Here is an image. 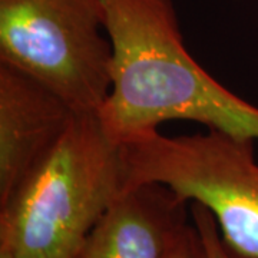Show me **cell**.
I'll use <instances>...</instances> for the list:
<instances>
[{
  "label": "cell",
  "instance_id": "cell-1",
  "mask_svg": "<svg viewBox=\"0 0 258 258\" xmlns=\"http://www.w3.org/2000/svg\"><path fill=\"white\" fill-rule=\"evenodd\" d=\"M113 46L112 88L98 113L113 141L194 120L258 141V106L215 81L186 50L172 0H102Z\"/></svg>",
  "mask_w": 258,
  "mask_h": 258
},
{
  "label": "cell",
  "instance_id": "cell-2",
  "mask_svg": "<svg viewBox=\"0 0 258 258\" xmlns=\"http://www.w3.org/2000/svg\"><path fill=\"white\" fill-rule=\"evenodd\" d=\"M123 189L120 144L96 112H78L0 204V251L13 258H71Z\"/></svg>",
  "mask_w": 258,
  "mask_h": 258
},
{
  "label": "cell",
  "instance_id": "cell-3",
  "mask_svg": "<svg viewBox=\"0 0 258 258\" xmlns=\"http://www.w3.org/2000/svg\"><path fill=\"white\" fill-rule=\"evenodd\" d=\"M254 139L217 129L166 137L158 129L120 142L125 189L166 185L210 210L230 258H258V162Z\"/></svg>",
  "mask_w": 258,
  "mask_h": 258
},
{
  "label": "cell",
  "instance_id": "cell-4",
  "mask_svg": "<svg viewBox=\"0 0 258 258\" xmlns=\"http://www.w3.org/2000/svg\"><path fill=\"white\" fill-rule=\"evenodd\" d=\"M113 46L102 0H0V63L98 112L112 88Z\"/></svg>",
  "mask_w": 258,
  "mask_h": 258
},
{
  "label": "cell",
  "instance_id": "cell-5",
  "mask_svg": "<svg viewBox=\"0 0 258 258\" xmlns=\"http://www.w3.org/2000/svg\"><path fill=\"white\" fill-rule=\"evenodd\" d=\"M76 113L43 83L0 63V204L55 147Z\"/></svg>",
  "mask_w": 258,
  "mask_h": 258
},
{
  "label": "cell",
  "instance_id": "cell-6",
  "mask_svg": "<svg viewBox=\"0 0 258 258\" xmlns=\"http://www.w3.org/2000/svg\"><path fill=\"white\" fill-rule=\"evenodd\" d=\"M189 203L159 182L120 194L71 258H164L189 224Z\"/></svg>",
  "mask_w": 258,
  "mask_h": 258
},
{
  "label": "cell",
  "instance_id": "cell-7",
  "mask_svg": "<svg viewBox=\"0 0 258 258\" xmlns=\"http://www.w3.org/2000/svg\"><path fill=\"white\" fill-rule=\"evenodd\" d=\"M191 220L203 237L208 258H230L222 244L217 221L210 210L198 203H189Z\"/></svg>",
  "mask_w": 258,
  "mask_h": 258
},
{
  "label": "cell",
  "instance_id": "cell-8",
  "mask_svg": "<svg viewBox=\"0 0 258 258\" xmlns=\"http://www.w3.org/2000/svg\"><path fill=\"white\" fill-rule=\"evenodd\" d=\"M164 258H208L203 237L194 222L182 230Z\"/></svg>",
  "mask_w": 258,
  "mask_h": 258
},
{
  "label": "cell",
  "instance_id": "cell-9",
  "mask_svg": "<svg viewBox=\"0 0 258 258\" xmlns=\"http://www.w3.org/2000/svg\"><path fill=\"white\" fill-rule=\"evenodd\" d=\"M0 258H13V257L9 255L8 252H5V251H0Z\"/></svg>",
  "mask_w": 258,
  "mask_h": 258
}]
</instances>
